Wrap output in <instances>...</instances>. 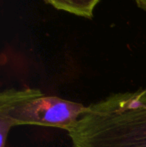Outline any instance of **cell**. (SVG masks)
<instances>
[{"label":"cell","instance_id":"cell-3","mask_svg":"<svg viewBox=\"0 0 146 147\" xmlns=\"http://www.w3.org/2000/svg\"><path fill=\"white\" fill-rule=\"evenodd\" d=\"M52 7L80 17L91 19L100 0H44Z\"/></svg>","mask_w":146,"mask_h":147},{"label":"cell","instance_id":"cell-2","mask_svg":"<svg viewBox=\"0 0 146 147\" xmlns=\"http://www.w3.org/2000/svg\"><path fill=\"white\" fill-rule=\"evenodd\" d=\"M86 107L81 103L45 95L34 88H11L0 93V120L11 127L39 125L69 132Z\"/></svg>","mask_w":146,"mask_h":147},{"label":"cell","instance_id":"cell-1","mask_svg":"<svg viewBox=\"0 0 146 147\" xmlns=\"http://www.w3.org/2000/svg\"><path fill=\"white\" fill-rule=\"evenodd\" d=\"M68 133L72 147H146V87L90 104Z\"/></svg>","mask_w":146,"mask_h":147},{"label":"cell","instance_id":"cell-4","mask_svg":"<svg viewBox=\"0 0 146 147\" xmlns=\"http://www.w3.org/2000/svg\"><path fill=\"white\" fill-rule=\"evenodd\" d=\"M11 126L7 122L0 120V147H7L8 134L11 129Z\"/></svg>","mask_w":146,"mask_h":147},{"label":"cell","instance_id":"cell-5","mask_svg":"<svg viewBox=\"0 0 146 147\" xmlns=\"http://www.w3.org/2000/svg\"><path fill=\"white\" fill-rule=\"evenodd\" d=\"M134 1L140 9H142L143 11L146 12V0H134Z\"/></svg>","mask_w":146,"mask_h":147}]
</instances>
